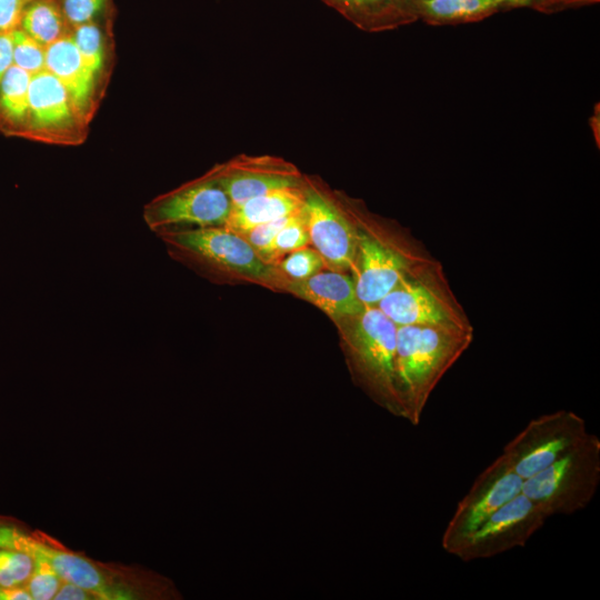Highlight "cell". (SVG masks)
<instances>
[{
    "mask_svg": "<svg viewBox=\"0 0 600 600\" xmlns=\"http://www.w3.org/2000/svg\"><path fill=\"white\" fill-rule=\"evenodd\" d=\"M473 341V330L443 326L397 327L394 379L401 418L418 426L447 371Z\"/></svg>",
    "mask_w": 600,
    "mask_h": 600,
    "instance_id": "6da1fadb",
    "label": "cell"
},
{
    "mask_svg": "<svg viewBox=\"0 0 600 600\" xmlns=\"http://www.w3.org/2000/svg\"><path fill=\"white\" fill-rule=\"evenodd\" d=\"M14 548L33 560L46 561L62 580L93 591L100 600L157 599L167 594L164 580L154 573L90 559L46 532L26 526L14 541Z\"/></svg>",
    "mask_w": 600,
    "mask_h": 600,
    "instance_id": "7a4b0ae2",
    "label": "cell"
},
{
    "mask_svg": "<svg viewBox=\"0 0 600 600\" xmlns=\"http://www.w3.org/2000/svg\"><path fill=\"white\" fill-rule=\"evenodd\" d=\"M600 483V440H586L539 473L523 480L522 493L534 501L548 519L586 509Z\"/></svg>",
    "mask_w": 600,
    "mask_h": 600,
    "instance_id": "3957f363",
    "label": "cell"
},
{
    "mask_svg": "<svg viewBox=\"0 0 600 600\" xmlns=\"http://www.w3.org/2000/svg\"><path fill=\"white\" fill-rule=\"evenodd\" d=\"M172 257L209 272L238 273L271 284H284L239 233L226 227L192 228L157 234Z\"/></svg>",
    "mask_w": 600,
    "mask_h": 600,
    "instance_id": "277c9868",
    "label": "cell"
},
{
    "mask_svg": "<svg viewBox=\"0 0 600 600\" xmlns=\"http://www.w3.org/2000/svg\"><path fill=\"white\" fill-rule=\"evenodd\" d=\"M344 322L350 357L361 382L380 406L401 418L394 379L397 326L377 306H364Z\"/></svg>",
    "mask_w": 600,
    "mask_h": 600,
    "instance_id": "5b68a950",
    "label": "cell"
},
{
    "mask_svg": "<svg viewBox=\"0 0 600 600\" xmlns=\"http://www.w3.org/2000/svg\"><path fill=\"white\" fill-rule=\"evenodd\" d=\"M377 307L397 326H443L473 330L436 260L401 280Z\"/></svg>",
    "mask_w": 600,
    "mask_h": 600,
    "instance_id": "8992f818",
    "label": "cell"
},
{
    "mask_svg": "<svg viewBox=\"0 0 600 600\" xmlns=\"http://www.w3.org/2000/svg\"><path fill=\"white\" fill-rule=\"evenodd\" d=\"M356 227L358 243L351 269L363 306H377L401 280L437 260L416 241H394L368 227Z\"/></svg>",
    "mask_w": 600,
    "mask_h": 600,
    "instance_id": "52a82bcc",
    "label": "cell"
},
{
    "mask_svg": "<svg viewBox=\"0 0 600 600\" xmlns=\"http://www.w3.org/2000/svg\"><path fill=\"white\" fill-rule=\"evenodd\" d=\"M590 432L586 421L569 410L542 414L528 422L502 450L523 480L539 473L582 443Z\"/></svg>",
    "mask_w": 600,
    "mask_h": 600,
    "instance_id": "ba28073f",
    "label": "cell"
},
{
    "mask_svg": "<svg viewBox=\"0 0 600 600\" xmlns=\"http://www.w3.org/2000/svg\"><path fill=\"white\" fill-rule=\"evenodd\" d=\"M232 203L208 174L163 193L143 209V220L157 234L192 228L223 227Z\"/></svg>",
    "mask_w": 600,
    "mask_h": 600,
    "instance_id": "9c48e42d",
    "label": "cell"
},
{
    "mask_svg": "<svg viewBox=\"0 0 600 600\" xmlns=\"http://www.w3.org/2000/svg\"><path fill=\"white\" fill-rule=\"evenodd\" d=\"M522 483L503 454L497 457L459 501L442 533V549L453 556L493 512L522 492Z\"/></svg>",
    "mask_w": 600,
    "mask_h": 600,
    "instance_id": "30bf717a",
    "label": "cell"
},
{
    "mask_svg": "<svg viewBox=\"0 0 600 600\" xmlns=\"http://www.w3.org/2000/svg\"><path fill=\"white\" fill-rule=\"evenodd\" d=\"M547 519L540 507L521 492L493 512L453 556L468 562L524 547Z\"/></svg>",
    "mask_w": 600,
    "mask_h": 600,
    "instance_id": "8fae6325",
    "label": "cell"
},
{
    "mask_svg": "<svg viewBox=\"0 0 600 600\" xmlns=\"http://www.w3.org/2000/svg\"><path fill=\"white\" fill-rule=\"evenodd\" d=\"M207 173L223 189L232 206L272 190L302 187L306 182L293 163L270 154H238Z\"/></svg>",
    "mask_w": 600,
    "mask_h": 600,
    "instance_id": "7c38bea8",
    "label": "cell"
},
{
    "mask_svg": "<svg viewBox=\"0 0 600 600\" xmlns=\"http://www.w3.org/2000/svg\"><path fill=\"white\" fill-rule=\"evenodd\" d=\"M310 242L331 270L351 269L357 251L356 223L327 194L304 183L303 204Z\"/></svg>",
    "mask_w": 600,
    "mask_h": 600,
    "instance_id": "4fadbf2b",
    "label": "cell"
},
{
    "mask_svg": "<svg viewBox=\"0 0 600 600\" xmlns=\"http://www.w3.org/2000/svg\"><path fill=\"white\" fill-rule=\"evenodd\" d=\"M79 121L83 120L66 88L53 74L43 70L31 77L28 130L42 136H62L71 132Z\"/></svg>",
    "mask_w": 600,
    "mask_h": 600,
    "instance_id": "5bb4252c",
    "label": "cell"
},
{
    "mask_svg": "<svg viewBox=\"0 0 600 600\" xmlns=\"http://www.w3.org/2000/svg\"><path fill=\"white\" fill-rule=\"evenodd\" d=\"M284 288L337 320L352 318L364 308L352 277L340 271L330 269L302 280L286 281Z\"/></svg>",
    "mask_w": 600,
    "mask_h": 600,
    "instance_id": "9a60e30c",
    "label": "cell"
},
{
    "mask_svg": "<svg viewBox=\"0 0 600 600\" xmlns=\"http://www.w3.org/2000/svg\"><path fill=\"white\" fill-rule=\"evenodd\" d=\"M44 70L61 82L77 112L86 120L92 103L97 76L84 63L71 33L46 47Z\"/></svg>",
    "mask_w": 600,
    "mask_h": 600,
    "instance_id": "2e32d148",
    "label": "cell"
},
{
    "mask_svg": "<svg viewBox=\"0 0 600 600\" xmlns=\"http://www.w3.org/2000/svg\"><path fill=\"white\" fill-rule=\"evenodd\" d=\"M364 32H383L418 20L421 0H322Z\"/></svg>",
    "mask_w": 600,
    "mask_h": 600,
    "instance_id": "e0dca14e",
    "label": "cell"
},
{
    "mask_svg": "<svg viewBox=\"0 0 600 600\" xmlns=\"http://www.w3.org/2000/svg\"><path fill=\"white\" fill-rule=\"evenodd\" d=\"M303 204L304 184L272 190L232 206L223 227L241 233L258 224L294 213L301 210Z\"/></svg>",
    "mask_w": 600,
    "mask_h": 600,
    "instance_id": "ac0fdd59",
    "label": "cell"
},
{
    "mask_svg": "<svg viewBox=\"0 0 600 600\" xmlns=\"http://www.w3.org/2000/svg\"><path fill=\"white\" fill-rule=\"evenodd\" d=\"M531 0H421L420 20L432 26L459 24L486 19L501 10L527 7Z\"/></svg>",
    "mask_w": 600,
    "mask_h": 600,
    "instance_id": "d6986e66",
    "label": "cell"
},
{
    "mask_svg": "<svg viewBox=\"0 0 600 600\" xmlns=\"http://www.w3.org/2000/svg\"><path fill=\"white\" fill-rule=\"evenodd\" d=\"M67 20L56 0H30L26 6L20 28L47 47L68 34Z\"/></svg>",
    "mask_w": 600,
    "mask_h": 600,
    "instance_id": "ffe728a7",
    "label": "cell"
},
{
    "mask_svg": "<svg viewBox=\"0 0 600 600\" xmlns=\"http://www.w3.org/2000/svg\"><path fill=\"white\" fill-rule=\"evenodd\" d=\"M31 74L11 66L0 83V117L12 127L27 123Z\"/></svg>",
    "mask_w": 600,
    "mask_h": 600,
    "instance_id": "44dd1931",
    "label": "cell"
},
{
    "mask_svg": "<svg viewBox=\"0 0 600 600\" xmlns=\"http://www.w3.org/2000/svg\"><path fill=\"white\" fill-rule=\"evenodd\" d=\"M309 242L310 238L304 210L302 208L277 232L263 260L266 263L274 266L286 254L302 247H307Z\"/></svg>",
    "mask_w": 600,
    "mask_h": 600,
    "instance_id": "7402d4cb",
    "label": "cell"
},
{
    "mask_svg": "<svg viewBox=\"0 0 600 600\" xmlns=\"http://www.w3.org/2000/svg\"><path fill=\"white\" fill-rule=\"evenodd\" d=\"M33 569L34 561L30 554L0 546L1 588H26Z\"/></svg>",
    "mask_w": 600,
    "mask_h": 600,
    "instance_id": "603a6c76",
    "label": "cell"
},
{
    "mask_svg": "<svg viewBox=\"0 0 600 600\" xmlns=\"http://www.w3.org/2000/svg\"><path fill=\"white\" fill-rule=\"evenodd\" d=\"M71 37L88 68L98 76L104 64V39L93 21L73 28Z\"/></svg>",
    "mask_w": 600,
    "mask_h": 600,
    "instance_id": "cb8c5ba5",
    "label": "cell"
},
{
    "mask_svg": "<svg viewBox=\"0 0 600 600\" xmlns=\"http://www.w3.org/2000/svg\"><path fill=\"white\" fill-rule=\"evenodd\" d=\"M324 266L322 257L316 249L302 247L286 254L274 268L286 282L306 279L319 272Z\"/></svg>",
    "mask_w": 600,
    "mask_h": 600,
    "instance_id": "d4e9b609",
    "label": "cell"
},
{
    "mask_svg": "<svg viewBox=\"0 0 600 600\" xmlns=\"http://www.w3.org/2000/svg\"><path fill=\"white\" fill-rule=\"evenodd\" d=\"M13 64L31 76L44 70L46 47L31 38L20 27L12 30Z\"/></svg>",
    "mask_w": 600,
    "mask_h": 600,
    "instance_id": "484cf974",
    "label": "cell"
},
{
    "mask_svg": "<svg viewBox=\"0 0 600 600\" xmlns=\"http://www.w3.org/2000/svg\"><path fill=\"white\" fill-rule=\"evenodd\" d=\"M33 561L34 569L26 589L30 593L32 600L54 599V596L63 581L62 578L46 561Z\"/></svg>",
    "mask_w": 600,
    "mask_h": 600,
    "instance_id": "4316f807",
    "label": "cell"
},
{
    "mask_svg": "<svg viewBox=\"0 0 600 600\" xmlns=\"http://www.w3.org/2000/svg\"><path fill=\"white\" fill-rule=\"evenodd\" d=\"M297 212L272 220V221L258 224L239 234L243 237L250 243V246L254 249L257 254L263 260L267 253V250L272 239L277 234V232L281 228H283Z\"/></svg>",
    "mask_w": 600,
    "mask_h": 600,
    "instance_id": "83f0119b",
    "label": "cell"
},
{
    "mask_svg": "<svg viewBox=\"0 0 600 600\" xmlns=\"http://www.w3.org/2000/svg\"><path fill=\"white\" fill-rule=\"evenodd\" d=\"M107 0H63L62 13L72 28L93 22L101 13Z\"/></svg>",
    "mask_w": 600,
    "mask_h": 600,
    "instance_id": "f1b7e54d",
    "label": "cell"
},
{
    "mask_svg": "<svg viewBox=\"0 0 600 600\" xmlns=\"http://www.w3.org/2000/svg\"><path fill=\"white\" fill-rule=\"evenodd\" d=\"M30 0H0V32L20 26L22 12Z\"/></svg>",
    "mask_w": 600,
    "mask_h": 600,
    "instance_id": "f546056e",
    "label": "cell"
},
{
    "mask_svg": "<svg viewBox=\"0 0 600 600\" xmlns=\"http://www.w3.org/2000/svg\"><path fill=\"white\" fill-rule=\"evenodd\" d=\"M56 600H100L91 590L63 580L54 596Z\"/></svg>",
    "mask_w": 600,
    "mask_h": 600,
    "instance_id": "4dcf8cb0",
    "label": "cell"
},
{
    "mask_svg": "<svg viewBox=\"0 0 600 600\" xmlns=\"http://www.w3.org/2000/svg\"><path fill=\"white\" fill-rule=\"evenodd\" d=\"M600 0H532L529 7L549 13L571 7L598 3Z\"/></svg>",
    "mask_w": 600,
    "mask_h": 600,
    "instance_id": "1f68e13d",
    "label": "cell"
},
{
    "mask_svg": "<svg viewBox=\"0 0 600 600\" xmlns=\"http://www.w3.org/2000/svg\"><path fill=\"white\" fill-rule=\"evenodd\" d=\"M11 66H13L12 30L0 32V83Z\"/></svg>",
    "mask_w": 600,
    "mask_h": 600,
    "instance_id": "d6a6232c",
    "label": "cell"
},
{
    "mask_svg": "<svg viewBox=\"0 0 600 600\" xmlns=\"http://www.w3.org/2000/svg\"><path fill=\"white\" fill-rule=\"evenodd\" d=\"M0 600H32L26 588H1Z\"/></svg>",
    "mask_w": 600,
    "mask_h": 600,
    "instance_id": "836d02e7",
    "label": "cell"
},
{
    "mask_svg": "<svg viewBox=\"0 0 600 600\" xmlns=\"http://www.w3.org/2000/svg\"><path fill=\"white\" fill-rule=\"evenodd\" d=\"M532 1V0H531Z\"/></svg>",
    "mask_w": 600,
    "mask_h": 600,
    "instance_id": "e575fe53",
    "label": "cell"
}]
</instances>
